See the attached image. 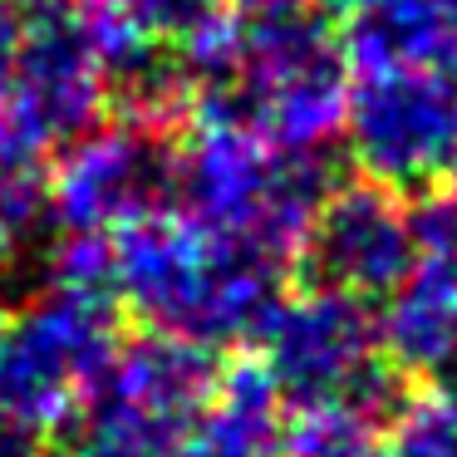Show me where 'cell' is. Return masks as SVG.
I'll use <instances>...</instances> for the list:
<instances>
[{"label": "cell", "instance_id": "cell-1", "mask_svg": "<svg viewBox=\"0 0 457 457\" xmlns=\"http://www.w3.org/2000/svg\"><path fill=\"white\" fill-rule=\"evenodd\" d=\"M172 54L197 129L325 153L345 123L349 54L325 0H212Z\"/></svg>", "mask_w": 457, "mask_h": 457}, {"label": "cell", "instance_id": "cell-2", "mask_svg": "<svg viewBox=\"0 0 457 457\" xmlns=\"http://www.w3.org/2000/svg\"><path fill=\"white\" fill-rule=\"evenodd\" d=\"M119 310L202 349L251 345L286 295V261L231 241L168 202L109 231Z\"/></svg>", "mask_w": 457, "mask_h": 457}, {"label": "cell", "instance_id": "cell-3", "mask_svg": "<svg viewBox=\"0 0 457 457\" xmlns=\"http://www.w3.org/2000/svg\"><path fill=\"white\" fill-rule=\"evenodd\" d=\"M335 187L325 153L261 143L241 129H197L172 153V202L202 227L290 261L315 207Z\"/></svg>", "mask_w": 457, "mask_h": 457}, {"label": "cell", "instance_id": "cell-4", "mask_svg": "<svg viewBox=\"0 0 457 457\" xmlns=\"http://www.w3.org/2000/svg\"><path fill=\"white\" fill-rule=\"evenodd\" d=\"M119 345L113 290L50 280L0 320V423L40 437L70 428Z\"/></svg>", "mask_w": 457, "mask_h": 457}, {"label": "cell", "instance_id": "cell-5", "mask_svg": "<svg viewBox=\"0 0 457 457\" xmlns=\"http://www.w3.org/2000/svg\"><path fill=\"white\" fill-rule=\"evenodd\" d=\"M261 369L270 374L286 403L320 398H364L394 413L398 369L378 345V315L354 295L305 286L300 295H280L270 320L256 335Z\"/></svg>", "mask_w": 457, "mask_h": 457}, {"label": "cell", "instance_id": "cell-6", "mask_svg": "<svg viewBox=\"0 0 457 457\" xmlns=\"http://www.w3.org/2000/svg\"><path fill=\"white\" fill-rule=\"evenodd\" d=\"M339 133L369 182L403 197L437 187L457 153V79L408 64L354 70Z\"/></svg>", "mask_w": 457, "mask_h": 457}, {"label": "cell", "instance_id": "cell-7", "mask_svg": "<svg viewBox=\"0 0 457 457\" xmlns=\"http://www.w3.org/2000/svg\"><path fill=\"white\" fill-rule=\"evenodd\" d=\"M172 202V148L153 123L84 129L60 148L45 207L70 237H109L123 221Z\"/></svg>", "mask_w": 457, "mask_h": 457}, {"label": "cell", "instance_id": "cell-8", "mask_svg": "<svg viewBox=\"0 0 457 457\" xmlns=\"http://www.w3.org/2000/svg\"><path fill=\"white\" fill-rule=\"evenodd\" d=\"M300 280L339 290L364 305L388 300L413 270V221L408 197L384 182H339L315 207L295 256Z\"/></svg>", "mask_w": 457, "mask_h": 457}, {"label": "cell", "instance_id": "cell-9", "mask_svg": "<svg viewBox=\"0 0 457 457\" xmlns=\"http://www.w3.org/2000/svg\"><path fill=\"white\" fill-rule=\"evenodd\" d=\"M349 70L408 64L457 79V0H364L345 35Z\"/></svg>", "mask_w": 457, "mask_h": 457}, {"label": "cell", "instance_id": "cell-10", "mask_svg": "<svg viewBox=\"0 0 457 457\" xmlns=\"http://www.w3.org/2000/svg\"><path fill=\"white\" fill-rule=\"evenodd\" d=\"M388 408L364 398H320V403H286L276 457H378Z\"/></svg>", "mask_w": 457, "mask_h": 457}, {"label": "cell", "instance_id": "cell-11", "mask_svg": "<svg viewBox=\"0 0 457 457\" xmlns=\"http://www.w3.org/2000/svg\"><path fill=\"white\" fill-rule=\"evenodd\" d=\"M378 457H457V398L428 394L418 403H398Z\"/></svg>", "mask_w": 457, "mask_h": 457}, {"label": "cell", "instance_id": "cell-12", "mask_svg": "<svg viewBox=\"0 0 457 457\" xmlns=\"http://www.w3.org/2000/svg\"><path fill=\"white\" fill-rule=\"evenodd\" d=\"M207 11L212 0H79V21L138 30L162 45H178Z\"/></svg>", "mask_w": 457, "mask_h": 457}, {"label": "cell", "instance_id": "cell-13", "mask_svg": "<svg viewBox=\"0 0 457 457\" xmlns=\"http://www.w3.org/2000/svg\"><path fill=\"white\" fill-rule=\"evenodd\" d=\"M0 457H54L40 433H25L15 423H0Z\"/></svg>", "mask_w": 457, "mask_h": 457}, {"label": "cell", "instance_id": "cell-14", "mask_svg": "<svg viewBox=\"0 0 457 457\" xmlns=\"http://www.w3.org/2000/svg\"><path fill=\"white\" fill-rule=\"evenodd\" d=\"M5 11L15 15H40V11H54V5H64V0H0Z\"/></svg>", "mask_w": 457, "mask_h": 457}, {"label": "cell", "instance_id": "cell-15", "mask_svg": "<svg viewBox=\"0 0 457 457\" xmlns=\"http://www.w3.org/2000/svg\"><path fill=\"white\" fill-rule=\"evenodd\" d=\"M443 182H447V197L457 202V153H453V162H447V172H443Z\"/></svg>", "mask_w": 457, "mask_h": 457}, {"label": "cell", "instance_id": "cell-16", "mask_svg": "<svg viewBox=\"0 0 457 457\" xmlns=\"http://www.w3.org/2000/svg\"><path fill=\"white\" fill-rule=\"evenodd\" d=\"M325 5H345V11H359L364 0H325Z\"/></svg>", "mask_w": 457, "mask_h": 457}, {"label": "cell", "instance_id": "cell-17", "mask_svg": "<svg viewBox=\"0 0 457 457\" xmlns=\"http://www.w3.org/2000/svg\"><path fill=\"white\" fill-rule=\"evenodd\" d=\"M0 320H5V310H0Z\"/></svg>", "mask_w": 457, "mask_h": 457}]
</instances>
